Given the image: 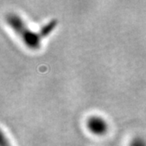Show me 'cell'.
I'll return each mask as SVG.
<instances>
[{"label":"cell","instance_id":"cell-1","mask_svg":"<svg viewBox=\"0 0 146 146\" xmlns=\"http://www.w3.org/2000/svg\"><path fill=\"white\" fill-rule=\"evenodd\" d=\"M6 23L20 37L25 46L32 50H36L42 46V39L45 38L41 31H33L19 15L9 13L6 16Z\"/></svg>","mask_w":146,"mask_h":146},{"label":"cell","instance_id":"cell-2","mask_svg":"<svg viewBox=\"0 0 146 146\" xmlns=\"http://www.w3.org/2000/svg\"><path fill=\"white\" fill-rule=\"evenodd\" d=\"M86 127L89 132L93 135L98 136H102L105 135L108 131V123L104 118L98 115L90 116L87 119Z\"/></svg>","mask_w":146,"mask_h":146},{"label":"cell","instance_id":"cell-3","mask_svg":"<svg viewBox=\"0 0 146 146\" xmlns=\"http://www.w3.org/2000/svg\"><path fill=\"white\" fill-rule=\"evenodd\" d=\"M128 146H146V139L142 136H136L131 141Z\"/></svg>","mask_w":146,"mask_h":146},{"label":"cell","instance_id":"cell-4","mask_svg":"<svg viewBox=\"0 0 146 146\" xmlns=\"http://www.w3.org/2000/svg\"><path fill=\"white\" fill-rule=\"evenodd\" d=\"M1 146H12L8 138L4 135L3 131H1Z\"/></svg>","mask_w":146,"mask_h":146}]
</instances>
